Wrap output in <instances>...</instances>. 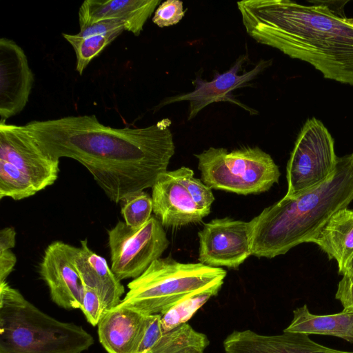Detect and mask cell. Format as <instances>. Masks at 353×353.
<instances>
[{
    "label": "cell",
    "mask_w": 353,
    "mask_h": 353,
    "mask_svg": "<svg viewBox=\"0 0 353 353\" xmlns=\"http://www.w3.org/2000/svg\"><path fill=\"white\" fill-rule=\"evenodd\" d=\"M170 125L163 119L145 128H114L101 123L95 115H83L23 126L44 154L79 161L107 196L119 203L152 188L167 172L175 150Z\"/></svg>",
    "instance_id": "1"
},
{
    "label": "cell",
    "mask_w": 353,
    "mask_h": 353,
    "mask_svg": "<svg viewBox=\"0 0 353 353\" xmlns=\"http://www.w3.org/2000/svg\"><path fill=\"white\" fill-rule=\"evenodd\" d=\"M237 2L247 34L258 43L305 61L325 79L353 85V18L325 1Z\"/></svg>",
    "instance_id": "2"
},
{
    "label": "cell",
    "mask_w": 353,
    "mask_h": 353,
    "mask_svg": "<svg viewBox=\"0 0 353 353\" xmlns=\"http://www.w3.org/2000/svg\"><path fill=\"white\" fill-rule=\"evenodd\" d=\"M353 201V152L338 157L331 176L294 198L284 196L249 221L252 255L274 258L311 242L329 220Z\"/></svg>",
    "instance_id": "3"
},
{
    "label": "cell",
    "mask_w": 353,
    "mask_h": 353,
    "mask_svg": "<svg viewBox=\"0 0 353 353\" xmlns=\"http://www.w3.org/2000/svg\"><path fill=\"white\" fill-rule=\"evenodd\" d=\"M94 343L81 325L53 318L0 283V353H82Z\"/></svg>",
    "instance_id": "4"
},
{
    "label": "cell",
    "mask_w": 353,
    "mask_h": 353,
    "mask_svg": "<svg viewBox=\"0 0 353 353\" xmlns=\"http://www.w3.org/2000/svg\"><path fill=\"white\" fill-rule=\"evenodd\" d=\"M225 276L226 271L221 268L159 258L128 283V291L117 306L144 315L162 314L190 294L219 291Z\"/></svg>",
    "instance_id": "5"
},
{
    "label": "cell",
    "mask_w": 353,
    "mask_h": 353,
    "mask_svg": "<svg viewBox=\"0 0 353 353\" xmlns=\"http://www.w3.org/2000/svg\"><path fill=\"white\" fill-rule=\"evenodd\" d=\"M59 160L44 154L23 125L0 123V199L19 201L52 185Z\"/></svg>",
    "instance_id": "6"
},
{
    "label": "cell",
    "mask_w": 353,
    "mask_h": 353,
    "mask_svg": "<svg viewBox=\"0 0 353 353\" xmlns=\"http://www.w3.org/2000/svg\"><path fill=\"white\" fill-rule=\"evenodd\" d=\"M195 157L201 181L211 189L243 195L260 194L278 183L281 175L271 156L256 146L231 152L210 147Z\"/></svg>",
    "instance_id": "7"
},
{
    "label": "cell",
    "mask_w": 353,
    "mask_h": 353,
    "mask_svg": "<svg viewBox=\"0 0 353 353\" xmlns=\"http://www.w3.org/2000/svg\"><path fill=\"white\" fill-rule=\"evenodd\" d=\"M337 159L334 140L327 128L315 117L307 119L287 163L284 196L296 197L324 183L334 173Z\"/></svg>",
    "instance_id": "8"
},
{
    "label": "cell",
    "mask_w": 353,
    "mask_h": 353,
    "mask_svg": "<svg viewBox=\"0 0 353 353\" xmlns=\"http://www.w3.org/2000/svg\"><path fill=\"white\" fill-rule=\"evenodd\" d=\"M108 234L110 268L120 281L139 276L161 258L170 244L161 223L154 216L138 228L119 221Z\"/></svg>",
    "instance_id": "9"
},
{
    "label": "cell",
    "mask_w": 353,
    "mask_h": 353,
    "mask_svg": "<svg viewBox=\"0 0 353 353\" xmlns=\"http://www.w3.org/2000/svg\"><path fill=\"white\" fill-rule=\"evenodd\" d=\"M248 60V55H241L233 65L223 73L214 72L211 81H205L196 77L192 81L194 88L187 93L179 94L163 99L157 109L165 105L181 101H189V114L188 120L194 119L200 111L211 103L216 102H230L236 105L251 115L257 114L258 112L235 98L233 92L239 88L250 85V82L270 66L272 59H261L250 70L241 74L239 72L243 63Z\"/></svg>",
    "instance_id": "10"
},
{
    "label": "cell",
    "mask_w": 353,
    "mask_h": 353,
    "mask_svg": "<svg viewBox=\"0 0 353 353\" xmlns=\"http://www.w3.org/2000/svg\"><path fill=\"white\" fill-rule=\"evenodd\" d=\"M198 236V259L202 264L236 269L252 255L249 222L214 219L204 225Z\"/></svg>",
    "instance_id": "11"
},
{
    "label": "cell",
    "mask_w": 353,
    "mask_h": 353,
    "mask_svg": "<svg viewBox=\"0 0 353 353\" xmlns=\"http://www.w3.org/2000/svg\"><path fill=\"white\" fill-rule=\"evenodd\" d=\"M79 248L57 241L48 245L39 273L48 287L51 299L65 310L80 309L83 284L74 265Z\"/></svg>",
    "instance_id": "12"
},
{
    "label": "cell",
    "mask_w": 353,
    "mask_h": 353,
    "mask_svg": "<svg viewBox=\"0 0 353 353\" xmlns=\"http://www.w3.org/2000/svg\"><path fill=\"white\" fill-rule=\"evenodd\" d=\"M34 83L23 50L13 40L0 39V123L21 112Z\"/></svg>",
    "instance_id": "13"
},
{
    "label": "cell",
    "mask_w": 353,
    "mask_h": 353,
    "mask_svg": "<svg viewBox=\"0 0 353 353\" xmlns=\"http://www.w3.org/2000/svg\"><path fill=\"white\" fill-rule=\"evenodd\" d=\"M223 346L225 353H353L319 344L305 334L264 335L250 330H234Z\"/></svg>",
    "instance_id": "14"
},
{
    "label": "cell",
    "mask_w": 353,
    "mask_h": 353,
    "mask_svg": "<svg viewBox=\"0 0 353 353\" xmlns=\"http://www.w3.org/2000/svg\"><path fill=\"white\" fill-rule=\"evenodd\" d=\"M152 199L153 212L164 227L179 228L199 223L208 215L171 171L157 179L152 187Z\"/></svg>",
    "instance_id": "15"
},
{
    "label": "cell",
    "mask_w": 353,
    "mask_h": 353,
    "mask_svg": "<svg viewBox=\"0 0 353 353\" xmlns=\"http://www.w3.org/2000/svg\"><path fill=\"white\" fill-rule=\"evenodd\" d=\"M160 0H85L79 10L80 27L105 19H119L125 30L139 36Z\"/></svg>",
    "instance_id": "16"
},
{
    "label": "cell",
    "mask_w": 353,
    "mask_h": 353,
    "mask_svg": "<svg viewBox=\"0 0 353 353\" xmlns=\"http://www.w3.org/2000/svg\"><path fill=\"white\" fill-rule=\"evenodd\" d=\"M80 243L74 265L83 284L97 292L107 312L120 303L124 287L106 260L88 247V241L81 240Z\"/></svg>",
    "instance_id": "17"
},
{
    "label": "cell",
    "mask_w": 353,
    "mask_h": 353,
    "mask_svg": "<svg viewBox=\"0 0 353 353\" xmlns=\"http://www.w3.org/2000/svg\"><path fill=\"white\" fill-rule=\"evenodd\" d=\"M311 243L336 261L339 274L353 276V209L336 212Z\"/></svg>",
    "instance_id": "18"
},
{
    "label": "cell",
    "mask_w": 353,
    "mask_h": 353,
    "mask_svg": "<svg viewBox=\"0 0 353 353\" xmlns=\"http://www.w3.org/2000/svg\"><path fill=\"white\" fill-rule=\"evenodd\" d=\"M145 315L117 306L98 323L99 339L108 353H134Z\"/></svg>",
    "instance_id": "19"
},
{
    "label": "cell",
    "mask_w": 353,
    "mask_h": 353,
    "mask_svg": "<svg viewBox=\"0 0 353 353\" xmlns=\"http://www.w3.org/2000/svg\"><path fill=\"white\" fill-rule=\"evenodd\" d=\"M283 332L333 336L353 343V310L343 308L339 313L318 315L311 313L305 304L293 311V319Z\"/></svg>",
    "instance_id": "20"
},
{
    "label": "cell",
    "mask_w": 353,
    "mask_h": 353,
    "mask_svg": "<svg viewBox=\"0 0 353 353\" xmlns=\"http://www.w3.org/2000/svg\"><path fill=\"white\" fill-rule=\"evenodd\" d=\"M124 30L85 38H79L75 34L63 33V38L72 46L77 57L76 70L80 75L90 62L97 57Z\"/></svg>",
    "instance_id": "21"
},
{
    "label": "cell",
    "mask_w": 353,
    "mask_h": 353,
    "mask_svg": "<svg viewBox=\"0 0 353 353\" xmlns=\"http://www.w3.org/2000/svg\"><path fill=\"white\" fill-rule=\"evenodd\" d=\"M219 292L213 290L190 294L173 305L161 314L163 332H170L187 323L200 307Z\"/></svg>",
    "instance_id": "22"
},
{
    "label": "cell",
    "mask_w": 353,
    "mask_h": 353,
    "mask_svg": "<svg viewBox=\"0 0 353 353\" xmlns=\"http://www.w3.org/2000/svg\"><path fill=\"white\" fill-rule=\"evenodd\" d=\"M122 202L121 214L124 222L132 228L141 227L152 216V196L143 190L128 195Z\"/></svg>",
    "instance_id": "23"
},
{
    "label": "cell",
    "mask_w": 353,
    "mask_h": 353,
    "mask_svg": "<svg viewBox=\"0 0 353 353\" xmlns=\"http://www.w3.org/2000/svg\"><path fill=\"white\" fill-rule=\"evenodd\" d=\"M173 176L186 188L196 204L207 214L214 201L212 189L201 180L194 176V172L189 168L182 166L171 171Z\"/></svg>",
    "instance_id": "24"
},
{
    "label": "cell",
    "mask_w": 353,
    "mask_h": 353,
    "mask_svg": "<svg viewBox=\"0 0 353 353\" xmlns=\"http://www.w3.org/2000/svg\"><path fill=\"white\" fill-rule=\"evenodd\" d=\"M163 334L161 315H145L134 353H147L159 341Z\"/></svg>",
    "instance_id": "25"
},
{
    "label": "cell",
    "mask_w": 353,
    "mask_h": 353,
    "mask_svg": "<svg viewBox=\"0 0 353 353\" xmlns=\"http://www.w3.org/2000/svg\"><path fill=\"white\" fill-rule=\"evenodd\" d=\"M185 15L183 2L179 0H167L157 7L152 21L159 28L168 27L178 23Z\"/></svg>",
    "instance_id": "26"
},
{
    "label": "cell",
    "mask_w": 353,
    "mask_h": 353,
    "mask_svg": "<svg viewBox=\"0 0 353 353\" xmlns=\"http://www.w3.org/2000/svg\"><path fill=\"white\" fill-rule=\"evenodd\" d=\"M80 310L93 326L99 323L105 312L103 303L95 290L83 285V296Z\"/></svg>",
    "instance_id": "27"
},
{
    "label": "cell",
    "mask_w": 353,
    "mask_h": 353,
    "mask_svg": "<svg viewBox=\"0 0 353 353\" xmlns=\"http://www.w3.org/2000/svg\"><path fill=\"white\" fill-rule=\"evenodd\" d=\"M120 30H125V25L123 21L119 19H105L80 27V31L75 35L79 38H85Z\"/></svg>",
    "instance_id": "28"
},
{
    "label": "cell",
    "mask_w": 353,
    "mask_h": 353,
    "mask_svg": "<svg viewBox=\"0 0 353 353\" xmlns=\"http://www.w3.org/2000/svg\"><path fill=\"white\" fill-rule=\"evenodd\" d=\"M335 297L343 306V308L353 310V276L342 277L338 284Z\"/></svg>",
    "instance_id": "29"
},
{
    "label": "cell",
    "mask_w": 353,
    "mask_h": 353,
    "mask_svg": "<svg viewBox=\"0 0 353 353\" xmlns=\"http://www.w3.org/2000/svg\"><path fill=\"white\" fill-rule=\"evenodd\" d=\"M17 263V257L11 250L0 252V283L6 281Z\"/></svg>",
    "instance_id": "30"
},
{
    "label": "cell",
    "mask_w": 353,
    "mask_h": 353,
    "mask_svg": "<svg viewBox=\"0 0 353 353\" xmlns=\"http://www.w3.org/2000/svg\"><path fill=\"white\" fill-rule=\"evenodd\" d=\"M16 231L13 227H7L0 231V252L11 250L16 243Z\"/></svg>",
    "instance_id": "31"
},
{
    "label": "cell",
    "mask_w": 353,
    "mask_h": 353,
    "mask_svg": "<svg viewBox=\"0 0 353 353\" xmlns=\"http://www.w3.org/2000/svg\"><path fill=\"white\" fill-rule=\"evenodd\" d=\"M205 349L199 346H190L184 347L179 351L172 353H204Z\"/></svg>",
    "instance_id": "32"
}]
</instances>
